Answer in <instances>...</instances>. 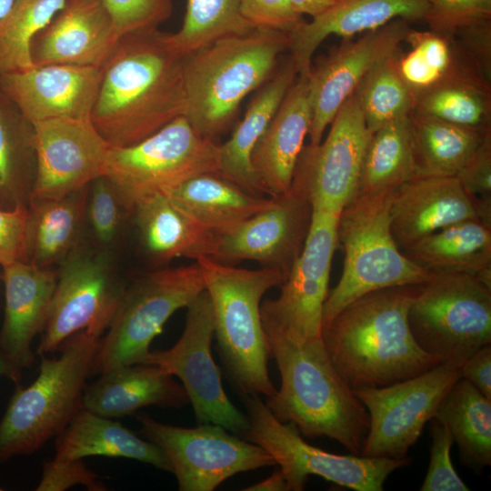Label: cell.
<instances>
[{
    "instance_id": "1",
    "label": "cell",
    "mask_w": 491,
    "mask_h": 491,
    "mask_svg": "<svg viewBox=\"0 0 491 491\" xmlns=\"http://www.w3.org/2000/svg\"><path fill=\"white\" fill-rule=\"evenodd\" d=\"M159 28L120 37L100 67L90 121L111 147L136 144L185 114L183 56Z\"/></svg>"
},
{
    "instance_id": "2",
    "label": "cell",
    "mask_w": 491,
    "mask_h": 491,
    "mask_svg": "<svg viewBox=\"0 0 491 491\" xmlns=\"http://www.w3.org/2000/svg\"><path fill=\"white\" fill-rule=\"evenodd\" d=\"M416 286L366 294L322 327V340L342 379L352 388L386 386L440 362L416 342L408 309Z\"/></svg>"
},
{
    "instance_id": "3",
    "label": "cell",
    "mask_w": 491,
    "mask_h": 491,
    "mask_svg": "<svg viewBox=\"0 0 491 491\" xmlns=\"http://www.w3.org/2000/svg\"><path fill=\"white\" fill-rule=\"evenodd\" d=\"M280 387L265 404L282 423H293L303 437L326 436L360 456L369 415L334 367L322 337L294 340L264 326Z\"/></svg>"
},
{
    "instance_id": "4",
    "label": "cell",
    "mask_w": 491,
    "mask_h": 491,
    "mask_svg": "<svg viewBox=\"0 0 491 491\" xmlns=\"http://www.w3.org/2000/svg\"><path fill=\"white\" fill-rule=\"evenodd\" d=\"M288 50V33L254 27L183 56L185 118L216 142L233 125L243 100L273 76Z\"/></svg>"
},
{
    "instance_id": "5",
    "label": "cell",
    "mask_w": 491,
    "mask_h": 491,
    "mask_svg": "<svg viewBox=\"0 0 491 491\" xmlns=\"http://www.w3.org/2000/svg\"><path fill=\"white\" fill-rule=\"evenodd\" d=\"M200 266L214 312L215 336L220 359L235 390L246 396H270L276 391L268 373L271 356L260 314L261 301L280 286L277 269H245L209 257Z\"/></svg>"
},
{
    "instance_id": "6",
    "label": "cell",
    "mask_w": 491,
    "mask_h": 491,
    "mask_svg": "<svg viewBox=\"0 0 491 491\" xmlns=\"http://www.w3.org/2000/svg\"><path fill=\"white\" fill-rule=\"evenodd\" d=\"M101 337L87 330L74 334L60 346L58 357L42 356L32 384L16 386L0 419V463L35 453L83 408Z\"/></svg>"
},
{
    "instance_id": "7",
    "label": "cell",
    "mask_w": 491,
    "mask_h": 491,
    "mask_svg": "<svg viewBox=\"0 0 491 491\" xmlns=\"http://www.w3.org/2000/svg\"><path fill=\"white\" fill-rule=\"evenodd\" d=\"M394 192L355 196L338 216L337 241L345 258L341 277L327 295L323 326L345 306L370 292L426 282L432 273L397 246L390 225Z\"/></svg>"
},
{
    "instance_id": "8",
    "label": "cell",
    "mask_w": 491,
    "mask_h": 491,
    "mask_svg": "<svg viewBox=\"0 0 491 491\" xmlns=\"http://www.w3.org/2000/svg\"><path fill=\"white\" fill-rule=\"evenodd\" d=\"M205 289L197 262L156 269L125 285L106 333L100 339L92 375L145 364L150 345L167 320Z\"/></svg>"
},
{
    "instance_id": "9",
    "label": "cell",
    "mask_w": 491,
    "mask_h": 491,
    "mask_svg": "<svg viewBox=\"0 0 491 491\" xmlns=\"http://www.w3.org/2000/svg\"><path fill=\"white\" fill-rule=\"evenodd\" d=\"M220 145L202 136L185 115L128 146L110 147L104 175L128 214L144 199L185 181L219 172Z\"/></svg>"
},
{
    "instance_id": "10",
    "label": "cell",
    "mask_w": 491,
    "mask_h": 491,
    "mask_svg": "<svg viewBox=\"0 0 491 491\" xmlns=\"http://www.w3.org/2000/svg\"><path fill=\"white\" fill-rule=\"evenodd\" d=\"M407 318L424 351L462 363L491 344V287L466 274L432 273L416 286Z\"/></svg>"
},
{
    "instance_id": "11",
    "label": "cell",
    "mask_w": 491,
    "mask_h": 491,
    "mask_svg": "<svg viewBox=\"0 0 491 491\" xmlns=\"http://www.w3.org/2000/svg\"><path fill=\"white\" fill-rule=\"evenodd\" d=\"M248 429L244 438L268 452L279 466L287 490L302 491L310 475L356 491H382L387 477L409 466V456L395 459L336 455L306 442L293 423H282L260 396L244 397Z\"/></svg>"
},
{
    "instance_id": "12",
    "label": "cell",
    "mask_w": 491,
    "mask_h": 491,
    "mask_svg": "<svg viewBox=\"0 0 491 491\" xmlns=\"http://www.w3.org/2000/svg\"><path fill=\"white\" fill-rule=\"evenodd\" d=\"M136 417L142 434L167 457L180 491H212L236 474L276 466L264 448L219 425L182 427L146 414Z\"/></svg>"
},
{
    "instance_id": "13",
    "label": "cell",
    "mask_w": 491,
    "mask_h": 491,
    "mask_svg": "<svg viewBox=\"0 0 491 491\" xmlns=\"http://www.w3.org/2000/svg\"><path fill=\"white\" fill-rule=\"evenodd\" d=\"M461 363L441 362L414 377L386 386L353 389L369 415L360 456L404 458L451 386Z\"/></svg>"
},
{
    "instance_id": "14",
    "label": "cell",
    "mask_w": 491,
    "mask_h": 491,
    "mask_svg": "<svg viewBox=\"0 0 491 491\" xmlns=\"http://www.w3.org/2000/svg\"><path fill=\"white\" fill-rule=\"evenodd\" d=\"M186 308L178 341L169 349L151 351L145 364L155 365L181 380L198 425H219L244 438L248 429L247 416L226 396L219 367L213 359L215 320L206 290Z\"/></svg>"
},
{
    "instance_id": "15",
    "label": "cell",
    "mask_w": 491,
    "mask_h": 491,
    "mask_svg": "<svg viewBox=\"0 0 491 491\" xmlns=\"http://www.w3.org/2000/svg\"><path fill=\"white\" fill-rule=\"evenodd\" d=\"M49 314L36 349L45 356L59 350L74 334L101 336L109 326L125 285L104 251L77 247L60 265Z\"/></svg>"
},
{
    "instance_id": "16",
    "label": "cell",
    "mask_w": 491,
    "mask_h": 491,
    "mask_svg": "<svg viewBox=\"0 0 491 491\" xmlns=\"http://www.w3.org/2000/svg\"><path fill=\"white\" fill-rule=\"evenodd\" d=\"M329 125L323 142L304 145L289 190L306 199L313 210L340 215L356 192L372 133L355 94Z\"/></svg>"
},
{
    "instance_id": "17",
    "label": "cell",
    "mask_w": 491,
    "mask_h": 491,
    "mask_svg": "<svg viewBox=\"0 0 491 491\" xmlns=\"http://www.w3.org/2000/svg\"><path fill=\"white\" fill-rule=\"evenodd\" d=\"M339 215L313 210L303 250L275 299L261 303L264 326L297 341L322 337L323 308L328 295Z\"/></svg>"
},
{
    "instance_id": "18",
    "label": "cell",
    "mask_w": 491,
    "mask_h": 491,
    "mask_svg": "<svg viewBox=\"0 0 491 491\" xmlns=\"http://www.w3.org/2000/svg\"><path fill=\"white\" fill-rule=\"evenodd\" d=\"M310 203L289 190L236 225L215 232L211 257L223 264L255 261L287 277L305 246L312 219Z\"/></svg>"
},
{
    "instance_id": "19",
    "label": "cell",
    "mask_w": 491,
    "mask_h": 491,
    "mask_svg": "<svg viewBox=\"0 0 491 491\" xmlns=\"http://www.w3.org/2000/svg\"><path fill=\"white\" fill-rule=\"evenodd\" d=\"M410 30L408 21L395 19L356 41L344 39L312 65L307 75L312 108L310 144L322 141L326 128L366 75L379 61L398 53Z\"/></svg>"
},
{
    "instance_id": "20",
    "label": "cell",
    "mask_w": 491,
    "mask_h": 491,
    "mask_svg": "<svg viewBox=\"0 0 491 491\" xmlns=\"http://www.w3.org/2000/svg\"><path fill=\"white\" fill-rule=\"evenodd\" d=\"M33 125L36 175L31 200L65 196L104 175L111 146L91 121L58 118Z\"/></svg>"
},
{
    "instance_id": "21",
    "label": "cell",
    "mask_w": 491,
    "mask_h": 491,
    "mask_svg": "<svg viewBox=\"0 0 491 491\" xmlns=\"http://www.w3.org/2000/svg\"><path fill=\"white\" fill-rule=\"evenodd\" d=\"M100 67L50 64L0 74V89L32 123L90 121Z\"/></svg>"
},
{
    "instance_id": "22",
    "label": "cell",
    "mask_w": 491,
    "mask_h": 491,
    "mask_svg": "<svg viewBox=\"0 0 491 491\" xmlns=\"http://www.w3.org/2000/svg\"><path fill=\"white\" fill-rule=\"evenodd\" d=\"M118 38L100 0H67L31 44L33 65L101 67Z\"/></svg>"
},
{
    "instance_id": "23",
    "label": "cell",
    "mask_w": 491,
    "mask_h": 491,
    "mask_svg": "<svg viewBox=\"0 0 491 491\" xmlns=\"http://www.w3.org/2000/svg\"><path fill=\"white\" fill-rule=\"evenodd\" d=\"M311 119L308 78L298 75L251 155L252 170L260 194L276 197L289 191Z\"/></svg>"
},
{
    "instance_id": "24",
    "label": "cell",
    "mask_w": 491,
    "mask_h": 491,
    "mask_svg": "<svg viewBox=\"0 0 491 491\" xmlns=\"http://www.w3.org/2000/svg\"><path fill=\"white\" fill-rule=\"evenodd\" d=\"M469 219L478 218L472 199L456 176L413 177L392 196L391 232L401 251L442 228Z\"/></svg>"
},
{
    "instance_id": "25",
    "label": "cell",
    "mask_w": 491,
    "mask_h": 491,
    "mask_svg": "<svg viewBox=\"0 0 491 491\" xmlns=\"http://www.w3.org/2000/svg\"><path fill=\"white\" fill-rule=\"evenodd\" d=\"M2 267L5 305L0 346L23 370L35 361L32 343L45 326L57 269L21 261Z\"/></svg>"
},
{
    "instance_id": "26",
    "label": "cell",
    "mask_w": 491,
    "mask_h": 491,
    "mask_svg": "<svg viewBox=\"0 0 491 491\" xmlns=\"http://www.w3.org/2000/svg\"><path fill=\"white\" fill-rule=\"evenodd\" d=\"M427 10V0H339L324 14L310 22L305 20L290 32L288 51L298 75L307 76L314 53L329 35L351 38L397 18L425 21Z\"/></svg>"
},
{
    "instance_id": "27",
    "label": "cell",
    "mask_w": 491,
    "mask_h": 491,
    "mask_svg": "<svg viewBox=\"0 0 491 491\" xmlns=\"http://www.w3.org/2000/svg\"><path fill=\"white\" fill-rule=\"evenodd\" d=\"M187 403L184 386L172 375L155 365L135 364L101 374L86 385L82 405L95 414L115 418L150 406L179 408Z\"/></svg>"
},
{
    "instance_id": "28",
    "label": "cell",
    "mask_w": 491,
    "mask_h": 491,
    "mask_svg": "<svg viewBox=\"0 0 491 491\" xmlns=\"http://www.w3.org/2000/svg\"><path fill=\"white\" fill-rule=\"evenodd\" d=\"M297 77L298 70L289 55L280 62L273 76L257 89L230 138L220 145L218 175L252 194H260L252 170L251 155Z\"/></svg>"
},
{
    "instance_id": "29",
    "label": "cell",
    "mask_w": 491,
    "mask_h": 491,
    "mask_svg": "<svg viewBox=\"0 0 491 491\" xmlns=\"http://www.w3.org/2000/svg\"><path fill=\"white\" fill-rule=\"evenodd\" d=\"M132 215L145 251L156 263L181 256L195 260L211 257L215 232L180 209L166 194L144 199Z\"/></svg>"
},
{
    "instance_id": "30",
    "label": "cell",
    "mask_w": 491,
    "mask_h": 491,
    "mask_svg": "<svg viewBox=\"0 0 491 491\" xmlns=\"http://www.w3.org/2000/svg\"><path fill=\"white\" fill-rule=\"evenodd\" d=\"M92 456L128 458L171 472L162 450L121 423L82 408L56 436L55 458L78 460Z\"/></svg>"
},
{
    "instance_id": "31",
    "label": "cell",
    "mask_w": 491,
    "mask_h": 491,
    "mask_svg": "<svg viewBox=\"0 0 491 491\" xmlns=\"http://www.w3.org/2000/svg\"><path fill=\"white\" fill-rule=\"evenodd\" d=\"M402 252L430 273L466 274L491 287V227L478 219L442 228Z\"/></svg>"
},
{
    "instance_id": "32",
    "label": "cell",
    "mask_w": 491,
    "mask_h": 491,
    "mask_svg": "<svg viewBox=\"0 0 491 491\" xmlns=\"http://www.w3.org/2000/svg\"><path fill=\"white\" fill-rule=\"evenodd\" d=\"M184 212L215 231L227 230L269 207L264 198L215 173L195 175L165 193Z\"/></svg>"
},
{
    "instance_id": "33",
    "label": "cell",
    "mask_w": 491,
    "mask_h": 491,
    "mask_svg": "<svg viewBox=\"0 0 491 491\" xmlns=\"http://www.w3.org/2000/svg\"><path fill=\"white\" fill-rule=\"evenodd\" d=\"M88 186L65 196L31 200L28 262L45 268L60 265L75 249L86 218Z\"/></svg>"
},
{
    "instance_id": "34",
    "label": "cell",
    "mask_w": 491,
    "mask_h": 491,
    "mask_svg": "<svg viewBox=\"0 0 491 491\" xmlns=\"http://www.w3.org/2000/svg\"><path fill=\"white\" fill-rule=\"evenodd\" d=\"M415 176H455L491 128L459 125L412 112L409 115Z\"/></svg>"
},
{
    "instance_id": "35",
    "label": "cell",
    "mask_w": 491,
    "mask_h": 491,
    "mask_svg": "<svg viewBox=\"0 0 491 491\" xmlns=\"http://www.w3.org/2000/svg\"><path fill=\"white\" fill-rule=\"evenodd\" d=\"M35 175L34 125L0 89V208L28 206Z\"/></svg>"
},
{
    "instance_id": "36",
    "label": "cell",
    "mask_w": 491,
    "mask_h": 491,
    "mask_svg": "<svg viewBox=\"0 0 491 491\" xmlns=\"http://www.w3.org/2000/svg\"><path fill=\"white\" fill-rule=\"evenodd\" d=\"M434 418L447 426L465 465L477 469L491 466V399L470 382L459 378Z\"/></svg>"
},
{
    "instance_id": "37",
    "label": "cell",
    "mask_w": 491,
    "mask_h": 491,
    "mask_svg": "<svg viewBox=\"0 0 491 491\" xmlns=\"http://www.w3.org/2000/svg\"><path fill=\"white\" fill-rule=\"evenodd\" d=\"M412 112L452 124L491 128V88L475 67H467L416 95Z\"/></svg>"
},
{
    "instance_id": "38",
    "label": "cell",
    "mask_w": 491,
    "mask_h": 491,
    "mask_svg": "<svg viewBox=\"0 0 491 491\" xmlns=\"http://www.w3.org/2000/svg\"><path fill=\"white\" fill-rule=\"evenodd\" d=\"M414 176L408 115L371 134L354 197L395 192Z\"/></svg>"
},
{
    "instance_id": "39",
    "label": "cell",
    "mask_w": 491,
    "mask_h": 491,
    "mask_svg": "<svg viewBox=\"0 0 491 491\" xmlns=\"http://www.w3.org/2000/svg\"><path fill=\"white\" fill-rule=\"evenodd\" d=\"M397 55L379 61L354 93L371 133L414 110L416 94L399 74Z\"/></svg>"
},
{
    "instance_id": "40",
    "label": "cell",
    "mask_w": 491,
    "mask_h": 491,
    "mask_svg": "<svg viewBox=\"0 0 491 491\" xmlns=\"http://www.w3.org/2000/svg\"><path fill=\"white\" fill-rule=\"evenodd\" d=\"M241 0H186L183 24L169 34L174 49L182 56L210 43L252 27L240 14Z\"/></svg>"
},
{
    "instance_id": "41",
    "label": "cell",
    "mask_w": 491,
    "mask_h": 491,
    "mask_svg": "<svg viewBox=\"0 0 491 491\" xmlns=\"http://www.w3.org/2000/svg\"><path fill=\"white\" fill-rule=\"evenodd\" d=\"M66 1L15 0L0 19V74L33 66V39Z\"/></svg>"
},
{
    "instance_id": "42",
    "label": "cell",
    "mask_w": 491,
    "mask_h": 491,
    "mask_svg": "<svg viewBox=\"0 0 491 491\" xmlns=\"http://www.w3.org/2000/svg\"><path fill=\"white\" fill-rule=\"evenodd\" d=\"M125 214L128 213L108 178L99 176L88 185L85 215L98 244L108 246L116 238Z\"/></svg>"
},
{
    "instance_id": "43",
    "label": "cell",
    "mask_w": 491,
    "mask_h": 491,
    "mask_svg": "<svg viewBox=\"0 0 491 491\" xmlns=\"http://www.w3.org/2000/svg\"><path fill=\"white\" fill-rule=\"evenodd\" d=\"M107 10L116 37L158 28L174 11L173 0H100Z\"/></svg>"
},
{
    "instance_id": "44",
    "label": "cell",
    "mask_w": 491,
    "mask_h": 491,
    "mask_svg": "<svg viewBox=\"0 0 491 491\" xmlns=\"http://www.w3.org/2000/svg\"><path fill=\"white\" fill-rule=\"evenodd\" d=\"M432 444L430 462L421 491H468L455 470L450 452L454 439L447 426L432 419Z\"/></svg>"
},
{
    "instance_id": "45",
    "label": "cell",
    "mask_w": 491,
    "mask_h": 491,
    "mask_svg": "<svg viewBox=\"0 0 491 491\" xmlns=\"http://www.w3.org/2000/svg\"><path fill=\"white\" fill-rule=\"evenodd\" d=\"M425 21L430 30L454 37L470 24L491 18V0H427Z\"/></svg>"
},
{
    "instance_id": "46",
    "label": "cell",
    "mask_w": 491,
    "mask_h": 491,
    "mask_svg": "<svg viewBox=\"0 0 491 491\" xmlns=\"http://www.w3.org/2000/svg\"><path fill=\"white\" fill-rule=\"evenodd\" d=\"M240 14L252 27L288 34L305 21L290 0H241Z\"/></svg>"
},
{
    "instance_id": "47",
    "label": "cell",
    "mask_w": 491,
    "mask_h": 491,
    "mask_svg": "<svg viewBox=\"0 0 491 491\" xmlns=\"http://www.w3.org/2000/svg\"><path fill=\"white\" fill-rule=\"evenodd\" d=\"M75 485H84L88 490H105L98 476L88 469L82 459L61 460L53 458L45 463L37 491H63Z\"/></svg>"
},
{
    "instance_id": "48",
    "label": "cell",
    "mask_w": 491,
    "mask_h": 491,
    "mask_svg": "<svg viewBox=\"0 0 491 491\" xmlns=\"http://www.w3.org/2000/svg\"><path fill=\"white\" fill-rule=\"evenodd\" d=\"M28 206L0 208V265L28 262Z\"/></svg>"
},
{
    "instance_id": "49",
    "label": "cell",
    "mask_w": 491,
    "mask_h": 491,
    "mask_svg": "<svg viewBox=\"0 0 491 491\" xmlns=\"http://www.w3.org/2000/svg\"><path fill=\"white\" fill-rule=\"evenodd\" d=\"M459 47L490 82L491 78V18L483 19L459 29L454 35Z\"/></svg>"
},
{
    "instance_id": "50",
    "label": "cell",
    "mask_w": 491,
    "mask_h": 491,
    "mask_svg": "<svg viewBox=\"0 0 491 491\" xmlns=\"http://www.w3.org/2000/svg\"><path fill=\"white\" fill-rule=\"evenodd\" d=\"M470 196H491V135L487 136L455 175Z\"/></svg>"
},
{
    "instance_id": "51",
    "label": "cell",
    "mask_w": 491,
    "mask_h": 491,
    "mask_svg": "<svg viewBox=\"0 0 491 491\" xmlns=\"http://www.w3.org/2000/svg\"><path fill=\"white\" fill-rule=\"evenodd\" d=\"M461 377L491 399V344L467 356L459 366Z\"/></svg>"
},
{
    "instance_id": "52",
    "label": "cell",
    "mask_w": 491,
    "mask_h": 491,
    "mask_svg": "<svg viewBox=\"0 0 491 491\" xmlns=\"http://www.w3.org/2000/svg\"><path fill=\"white\" fill-rule=\"evenodd\" d=\"M339 0H290L294 9L300 15H308L315 18L332 6Z\"/></svg>"
},
{
    "instance_id": "53",
    "label": "cell",
    "mask_w": 491,
    "mask_h": 491,
    "mask_svg": "<svg viewBox=\"0 0 491 491\" xmlns=\"http://www.w3.org/2000/svg\"><path fill=\"white\" fill-rule=\"evenodd\" d=\"M243 490L246 491H286L287 485L280 468L261 482L256 483Z\"/></svg>"
},
{
    "instance_id": "54",
    "label": "cell",
    "mask_w": 491,
    "mask_h": 491,
    "mask_svg": "<svg viewBox=\"0 0 491 491\" xmlns=\"http://www.w3.org/2000/svg\"><path fill=\"white\" fill-rule=\"evenodd\" d=\"M22 371L6 356L0 346V378L5 377L13 381L16 386L20 385Z\"/></svg>"
},
{
    "instance_id": "55",
    "label": "cell",
    "mask_w": 491,
    "mask_h": 491,
    "mask_svg": "<svg viewBox=\"0 0 491 491\" xmlns=\"http://www.w3.org/2000/svg\"><path fill=\"white\" fill-rule=\"evenodd\" d=\"M15 0H0V19L8 12Z\"/></svg>"
},
{
    "instance_id": "56",
    "label": "cell",
    "mask_w": 491,
    "mask_h": 491,
    "mask_svg": "<svg viewBox=\"0 0 491 491\" xmlns=\"http://www.w3.org/2000/svg\"><path fill=\"white\" fill-rule=\"evenodd\" d=\"M2 490V488H0V491Z\"/></svg>"
}]
</instances>
